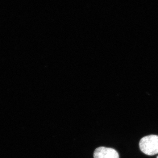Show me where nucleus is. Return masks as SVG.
<instances>
[{
  "label": "nucleus",
  "instance_id": "obj_1",
  "mask_svg": "<svg viewBox=\"0 0 158 158\" xmlns=\"http://www.w3.org/2000/svg\"><path fill=\"white\" fill-rule=\"evenodd\" d=\"M141 151L148 156L158 154V136L150 135L141 138L139 142Z\"/></svg>",
  "mask_w": 158,
  "mask_h": 158
},
{
  "label": "nucleus",
  "instance_id": "obj_2",
  "mask_svg": "<svg viewBox=\"0 0 158 158\" xmlns=\"http://www.w3.org/2000/svg\"><path fill=\"white\" fill-rule=\"evenodd\" d=\"M94 158H119V155L116 150L110 148H98L94 153Z\"/></svg>",
  "mask_w": 158,
  "mask_h": 158
},
{
  "label": "nucleus",
  "instance_id": "obj_3",
  "mask_svg": "<svg viewBox=\"0 0 158 158\" xmlns=\"http://www.w3.org/2000/svg\"><path fill=\"white\" fill-rule=\"evenodd\" d=\"M157 158H158V156L157 157Z\"/></svg>",
  "mask_w": 158,
  "mask_h": 158
}]
</instances>
